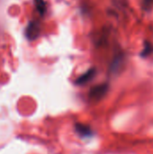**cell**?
Returning a JSON list of instances; mask_svg holds the SVG:
<instances>
[{"label": "cell", "instance_id": "cell-1", "mask_svg": "<svg viewBox=\"0 0 153 154\" xmlns=\"http://www.w3.org/2000/svg\"><path fill=\"white\" fill-rule=\"evenodd\" d=\"M108 89H109V87H108V85L106 83L95 86L89 91L88 97H89L90 100H92L94 102L99 101V100H101L106 95Z\"/></svg>", "mask_w": 153, "mask_h": 154}, {"label": "cell", "instance_id": "cell-2", "mask_svg": "<svg viewBox=\"0 0 153 154\" xmlns=\"http://www.w3.org/2000/svg\"><path fill=\"white\" fill-rule=\"evenodd\" d=\"M40 34V26L36 22H30L25 30V36L28 40L33 41L38 38Z\"/></svg>", "mask_w": 153, "mask_h": 154}, {"label": "cell", "instance_id": "cell-3", "mask_svg": "<svg viewBox=\"0 0 153 154\" xmlns=\"http://www.w3.org/2000/svg\"><path fill=\"white\" fill-rule=\"evenodd\" d=\"M96 75V69H88L87 72H85L83 75H81L77 80H76V84L78 85H83L86 84L87 82L90 81Z\"/></svg>", "mask_w": 153, "mask_h": 154}, {"label": "cell", "instance_id": "cell-4", "mask_svg": "<svg viewBox=\"0 0 153 154\" xmlns=\"http://www.w3.org/2000/svg\"><path fill=\"white\" fill-rule=\"evenodd\" d=\"M75 128L77 133L82 137H90L93 134V131L88 125H82V124H76Z\"/></svg>", "mask_w": 153, "mask_h": 154}, {"label": "cell", "instance_id": "cell-5", "mask_svg": "<svg viewBox=\"0 0 153 154\" xmlns=\"http://www.w3.org/2000/svg\"><path fill=\"white\" fill-rule=\"evenodd\" d=\"M124 62V58L123 56H117L112 62V65L110 67V70L111 72L115 73V72H117L119 70V69L121 68L122 64Z\"/></svg>", "mask_w": 153, "mask_h": 154}, {"label": "cell", "instance_id": "cell-6", "mask_svg": "<svg viewBox=\"0 0 153 154\" xmlns=\"http://www.w3.org/2000/svg\"><path fill=\"white\" fill-rule=\"evenodd\" d=\"M34 5L40 14H43L46 10V5L44 0H34Z\"/></svg>", "mask_w": 153, "mask_h": 154}, {"label": "cell", "instance_id": "cell-7", "mask_svg": "<svg viewBox=\"0 0 153 154\" xmlns=\"http://www.w3.org/2000/svg\"><path fill=\"white\" fill-rule=\"evenodd\" d=\"M151 51H152V48H151V44L150 43L149 44H146V46H145V48H144V50H143V51L142 53V56H143V57L148 56Z\"/></svg>", "mask_w": 153, "mask_h": 154}, {"label": "cell", "instance_id": "cell-8", "mask_svg": "<svg viewBox=\"0 0 153 154\" xmlns=\"http://www.w3.org/2000/svg\"><path fill=\"white\" fill-rule=\"evenodd\" d=\"M144 2V5L145 6H152L153 5V0H143Z\"/></svg>", "mask_w": 153, "mask_h": 154}]
</instances>
